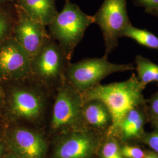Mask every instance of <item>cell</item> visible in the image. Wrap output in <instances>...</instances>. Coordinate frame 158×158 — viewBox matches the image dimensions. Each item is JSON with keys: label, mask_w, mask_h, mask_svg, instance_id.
<instances>
[{"label": "cell", "mask_w": 158, "mask_h": 158, "mask_svg": "<svg viewBox=\"0 0 158 158\" xmlns=\"http://www.w3.org/2000/svg\"><path fill=\"white\" fill-rule=\"evenodd\" d=\"M13 3L45 27L49 25L59 14L55 0H13Z\"/></svg>", "instance_id": "cell-14"}, {"label": "cell", "mask_w": 158, "mask_h": 158, "mask_svg": "<svg viewBox=\"0 0 158 158\" xmlns=\"http://www.w3.org/2000/svg\"><path fill=\"white\" fill-rule=\"evenodd\" d=\"M151 132H145L139 142V144H145L151 150L158 153V128H153Z\"/></svg>", "instance_id": "cell-21"}, {"label": "cell", "mask_w": 158, "mask_h": 158, "mask_svg": "<svg viewBox=\"0 0 158 158\" xmlns=\"http://www.w3.org/2000/svg\"><path fill=\"white\" fill-rule=\"evenodd\" d=\"M121 153L125 158H144L145 149L139 144L120 143Z\"/></svg>", "instance_id": "cell-20"}, {"label": "cell", "mask_w": 158, "mask_h": 158, "mask_svg": "<svg viewBox=\"0 0 158 158\" xmlns=\"http://www.w3.org/2000/svg\"><path fill=\"white\" fill-rule=\"evenodd\" d=\"M148 123L153 128H158V92L147 100Z\"/></svg>", "instance_id": "cell-19"}, {"label": "cell", "mask_w": 158, "mask_h": 158, "mask_svg": "<svg viewBox=\"0 0 158 158\" xmlns=\"http://www.w3.org/2000/svg\"><path fill=\"white\" fill-rule=\"evenodd\" d=\"M83 116L86 127L96 131L106 133L113 125V119L108 108L98 100L83 102Z\"/></svg>", "instance_id": "cell-13"}, {"label": "cell", "mask_w": 158, "mask_h": 158, "mask_svg": "<svg viewBox=\"0 0 158 158\" xmlns=\"http://www.w3.org/2000/svg\"><path fill=\"white\" fill-rule=\"evenodd\" d=\"M4 144H6L5 141L2 139L0 137V158H2L3 153L4 152Z\"/></svg>", "instance_id": "cell-25"}, {"label": "cell", "mask_w": 158, "mask_h": 158, "mask_svg": "<svg viewBox=\"0 0 158 158\" xmlns=\"http://www.w3.org/2000/svg\"><path fill=\"white\" fill-rule=\"evenodd\" d=\"M70 63V59L62 48L49 36L31 57V74L55 93L65 79V73Z\"/></svg>", "instance_id": "cell-4"}, {"label": "cell", "mask_w": 158, "mask_h": 158, "mask_svg": "<svg viewBox=\"0 0 158 158\" xmlns=\"http://www.w3.org/2000/svg\"><path fill=\"white\" fill-rule=\"evenodd\" d=\"M122 37L132 39L141 45L158 51V37L146 29L137 28L132 23L125 29Z\"/></svg>", "instance_id": "cell-16"}, {"label": "cell", "mask_w": 158, "mask_h": 158, "mask_svg": "<svg viewBox=\"0 0 158 158\" xmlns=\"http://www.w3.org/2000/svg\"><path fill=\"white\" fill-rule=\"evenodd\" d=\"M148 123L147 104L136 106L126 114L114 135L121 143L139 144Z\"/></svg>", "instance_id": "cell-12"}, {"label": "cell", "mask_w": 158, "mask_h": 158, "mask_svg": "<svg viewBox=\"0 0 158 158\" xmlns=\"http://www.w3.org/2000/svg\"><path fill=\"white\" fill-rule=\"evenodd\" d=\"M19 158L18 156H17V155H15V154H12V155H10L7 156H6V158Z\"/></svg>", "instance_id": "cell-28"}, {"label": "cell", "mask_w": 158, "mask_h": 158, "mask_svg": "<svg viewBox=\"0 0 158 158\" xmlns=\"http://www.w3.org/2000/svg\"><path fill=\"white\" fill-rule=\"evenodd\" d=\"M15 19V8L14 3L0 7V44L11 36Z\"/></svg>", "instance_id": "cell-18"}, {"label": "cell", "mask_w": 158, "mask_h": 158, "mask_svg": "<svg viewBox=\"0 0 158 158\" xmlns=\"http://www.w3.org/2000/svg\"><path fill=\"white\" fill-rule=\"evenodd\" d=\"M15 19L11 36L31 57L50 35L42 23L31 18L20 7L15 6Z\"/></svg>", "instance_id": "cell-10"}, {"label": "cell", "mask_w": 158, "mask_h": 158, "mask_svg": "<svg viewBox=\"0 0 158 158\" xmlns=\"http://www.w3.org/2000/svg\"><path fill=\"white\" fill-rule=\"evenodd\" d=\"M138 5L145 8V11L148 12L158 8V0H136Z\"/></svg>", "instance_id": "cell-22"}, {"label": "cell", "mask_w": 158, "mask_h": 158, "mask_svg": "<svg viewBox=\"0 0 158 158\" xmlns=\"http://www.w3.org/2000/svg\"><path fill=\"white\" fill-rule=\"evenodd\" d=\"M145 151V155L144 158H158V153L153 151L151 149H146Z\"/></svg>", "instance_id": "cell-24"}, {"label": "cell", "mask_w": 158, "mask_h": 158, "mask_svg": "<svg viewBox=\"0 0 158 158\" xmlns=\"http://www.w3.org/2000/svg\"><path fill=\"white\" fill-rule=\"evenodd\" d=\"M5 99V91L3 84L0 80V111H2L4 104Z\"/></svg>", "instance_id": "cell-23"}, {"label": "cell", "mask_w": 158, "mask_h": 158, "mask_svg": "<svg viewBox=\"0 0 158 158\" xmlns=\"http://www.w3.org/2000/svg\"><path fill=\"white\" fill-rule=\"evenodd\" d=\"M134 61L139 81L145 85L152 82L158 85V64L141 55H136Z\"/></svg>", "instance_id": "cell-15"}, {"label": "cell", "mask_w": 158, "mask_h": 158, "mask_svg": "<svg viewBox=\"0 0 158 158\" xmlns=\"http://www.w3.org/2000/svg\"><path fill=\"white\" fill-rule=\"evenodd\" d=\"M92 23H94L93 16L82 11L79 6L70 0H65L62 11L59 12L48 27L51 38L71 60L75 48Z\"/></svg>", "instance_id": "cell-3"}, {"label": "cell", "mask_w": 158, "mask_h": 158, "mask_svg": "<svg viewBox=\"0 0 158 158\" xmlns=\"http://www.w3.org/2000/svg\"><path fill=\"white\" fill-rule=\"evenodd\" d=\"M94 23L102 31L105 53L108 58L118 46V40L131 23L127 9V0H104L100 8L93 15Z\"/></svg>", "instance_id": "cell-7"}, {"label": "cell", "mask_w": 158, "mask_h": 158, "mask_svg": "<svg viewBox=\"0 0 158 158\" xmlns=\"http://www.w3.org/2000/svg\"><path fill=\"white\" fill-rule=\"evenodd\" d=\"M83 106L81 93L64 79L55 93L52 109V130L64 133L89 129L84 121Z\"/></svg>", "instance_id": "cell-5"}, {"label": "cell", "mask_w": 158, "mask_h": 158, "mask_svg": "<svg viewBox=\"0 0 158 158\" xmlns=\"http://www.w3.org/2000/svg\"><path fill=\"white\" fill-rule=\"evenodd\" d=\"M106 134L90 129L63 133L55 147L53 158H97Z\"/></svg>", "instance_id": "cell-8"}, {"label": "cell", "mask_w": 158, "mask_h": 158, "mask_svg": "<svg viewBox=\"0 0 158 158\" xmlns=\"http://www.w3.org/2000/svg\"><path fill=\"white\" fill-rule=\"evenodd\" d=\"M135 69L133 63L117 64L108 58H87L76 63H70L65 73V79L83 93L100 84L102 80L111 74L132 71Z\"/></svg>", "instance_id": "cell-6"}, {"label": "cell", "mask_w": 158, "mask_h": 158, "mask_svg": "<svg viewBox=\"0 0 158 158\" xmlns=\"http://www.w3.org/2000/svg\"><path fill=\"white\" fill-rule=\"evenodd\" d=\"M147 85L133 73L123 81L97 85L81 93L83 102L98 100L104 102L111 113L113 125L108 132L114 135L126 114L136 106L147 104L143 91Z\"/></svg>", "instance_id": "cell-2"}, {"label": "cell", "mask_w": 158, "mask_h": 158, "mask_svg": "<svg viewBox=\"0 0 158 158\" xmlns=\"http://www.w3.org/2000/svg\"><path fill=\"white\" fill-rule=\"evenodd\" d=\"M97 158H125L121 151L120 142L115 136L106 132L99 148Z\"/></svg>", "instance_id": "cell-17"}, {"label": "cell", "mask_w": 158, "mask_h": 158, "mask_svg": "<svg viewBox=\"0 0 158 158\" xmlns=\"http://www.w3.org/2000/svg\"><path fill=\"white\" fill-rule=\"evenodd\" d=\"M5 142L14 154L20 158H45L46 143L38 132L24 127L8 130Z\"/></svg>", "instance_id": "cell-11"}, {"label": "cell", "mask_w": 158, "mask_h": 158, "mask_svg": "<svg viewBox=\"0 0 158 158\" xmlns=\"http://www.w3.org/2000/svg\"><path fill=\"white\" fill-rule=\"evenodd\" d=\"M12 2L13 0H0V7Z\"/></svg>", "instance_id": "cell-26"}, {"label": "cell", "mask_w": 158, "mask_h": 158, "mask_svg": "<svg viewBox=\"0 0 158 158\" xmlns=\"http://www.w3.org/2000/svg\"><path fill=\"white\" fill-rule=\"evenodd\" d=\"M31 57L12 36L0 44V80L8 82L31 75Z\"/></svg>", "instance_id": "cell-9"}, {"label": "cell", "mask_w": 158, "mask_h": 158, "mask_svg": "<svg viewBox=\"0 0 158 158\" xmlns=\"http://www.w3.org/2000/svg\"><path fill=\"white\" fill-rule=\"evenodd\" d=\"M148 14H150L152 15H154L155 17H158V8H156V9H154L153 10L151 11H149L147 12Z\"/></svg>", "instance_id": "cell-27"}, {"label": "cell", "mask_w": 158, "mask_h": 158, "mask_svg": "<svg viewBox=\"0 0 158 158\" xmlns=\"http://www.w3.org/2000/svg\"><path fill=\"white\" fill-rule=\"evenodd\" d=\"M2 84L5 99L2 111L10 118L15 120L30 123L40 121L46 113L51 98L55 93L31 74Z\"/></svg>", "instance_id": "cell-1"}]
</instances>
